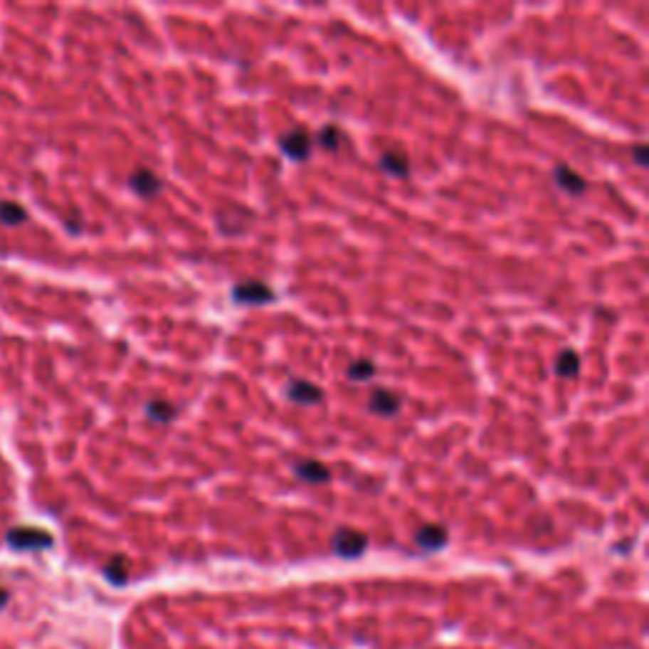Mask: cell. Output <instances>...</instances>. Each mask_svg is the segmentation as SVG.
Listing matches in <instances>:
<instances>
[{
    "instance_id": "obj_1",
    "label": "cell",
    "mask_w": 649,
    "mask_h": 649,
    "mask_svg": "<svg viewBox=\"0 0 649 649\" xmlns=\"http://www.w3.org/2000/svg\"><path fill=\"white\" fill-rule=\"evenodd\" d=\"M312 145H315L312 134L302 127H292L290 132H284L282 137H279V147H282L284 155L292 157V160H307L310 152H312Z\"/></svg>"
},
{
    "instance_id": "obj_2",
    "label": "cell",
    "mask_w": 649,
    "mask_h": 649,
    "mask_svg": "<svg viewBox=\"0 0 649 649\" xmlns=\"http://www.w3.org/2000/svg\"><path fill=\"white\" fill-rule=\"evenodd\" d=\"M272 300L274 292L264 282H256V279H249V282H241L233 287V302H238V305H267Z\"/></svg>"
},
{
    "instance_id": "obj_3",
    "label": "cell",
    "mask_w": 649,
    "mask_h": 649,
    "mask_svg": "<svg viewBox=\"0 0 649 649\" xmlns=\"http://www.w3.org/2000/svg\"><path fill=\"white\" fill-rule=\"evenodd\" d=\"M401 406H403L401 396L389 389H376L368 399V411L376 413V416H396L401 411Z\"/></svg>"
},
{
    "instance_id": "obj_4",
    "label": "cell",
    "mask_w": 649,
    "mask_h": 649,
    "mask_svg": "<svg viewBox=\"0 0 649 649\" xmlns=\"http://www.w3.org/2000/svg\"><path fill=\"white\" fill-rule=\"evenodd\" d=\"M287 399L297 406H315L324 399L322 391L310 381H300V378H292L290 386H287Z\"/></svg>"
},
{
    "instance_id": "obj_5",
    "label": "cell",
    "mask_w": 649,
    "mask_h": 649,
    "mask_svg": "<svg viewBox=\"0 0 649 649\" xmlns=\"http://www.w3.org/2000/svg\"><path fill=\"white\" fill-rule=\"evenodd\" d=\"M368 545V538L358 530H340V533L332 538V548H335L337 556H345V558H355L365 551Z\"/></svg>"
},
{
    "instance_id": "obj_6",
    "label": "cell",
    "mask_w": 649,
    "mask_h": 649,
    "mask_svg": "<svg viewBox=\"0 0 649 649\" xmlns=\"http://www.w3.org/2000/svg\"><path fill=\"white\" fill-rule=\"evenodd\" d=\"M8 543L16 545L18 551H28V548H46L51 545V535L36 527H18L8 535Z\"/></svg>"
},
{
    "instance_id": "obj_7",
    "label": "cell",
    "mask_w": 649,
    "mask_h": 649,
    "mask_svg": "<svg viewBox=\"0 0 649 649\" xmlns=\"http://www.w3.org/2000/svg\"><path fill=\"white\" fill-rule=\"evenodd\" d=\"M130 188H132L137 196L152 198V196H157V193L162 191V180L157 178L152 170L139 168V170H134V173L130 175Z\"/></svg>"
},
{
    "instance_id": "obj_8",
    "label": "cell",
    "mask_w": 649,
    "mask_h": 649,
    "mask_svg": "<svg viewBox=\"0 0 649 649\" xmlns=\"http://www.w3.org/2000/svg\"><path fill=\"white\" fill-rule=\"evenodd\" d=\"M553 178H556L558 188L566 193H571V196H581V193L586 191V180L584 175H579L576 170H571L568 165H556V170H553Z\"/></svg>"
},
{
    "instance_id": "obj_9",
    "label": "cell",
    "mask_w": 649,
    "mask_h": 649,
    "mask_svg": "<svg viewBox=\"0 0 649 649\" xmlns=\"http://www.w3.org/2000/svg\"><path fill=\"white\" fill-rule=\"evenodd\" d=\"M295 475L300 477V480L310 482V485H320V482L330 480V470H327L322 462H317V459H305V462H297Z\"/></svg>"
},
{
    "instance_id": "obj_10",
    "label": "cell",
    "mask_w": 649,
    "mask_h": 649,
    "mask_svg": "<svg viewBox=\"0 0 649 649\" xmlns=\"http://www.w3.org/2000/svg\"><path fill=\"white\" fill-rule=\"evenodd\" d=\"M381 168L386 173L396 175V178H403V175L411 173V165H408V155L401 150H386L381 155Z\"/></svg>"
},
{
    "instance_id": "obj_11",
    "label": "cell",
    "mask_w": 649,
    "mask_h": 649,
    "mask_svg": "<svg viewBox=\"0 0 649 649\" xmlns=\"http://www.w3.org/2000/svg\"><path fill=\"white\" fill-rule=\"evenodd\" d=\"M145 413H147V418L155 423H170L175 418V413H178V408H175L170 401L152 399L145 403Z\"/></svg>"
},
{
    "instance_id": "obj_12",
    "label": "cell",
    "mask_w": 649,
    "mask_h": 649,
    "mask_svg": "<svg viewBox=\"0 0 649 649\" xmlns=\"http://www.w3.org/2000/svg\"><path fill=\"white\" fill-rule=\"evenodd\" d=\"M416 543L421 545V548L436 551V548H441V545L446 543V530L441 525H423L416 533Z\"/></svg>"
},
{
    "instance_id": "obj_13",
    "label": "cell",
    "mask_w": 649,
    "mask_h": 649,
    "mask_svg": "<svg viewBox=\"0 0 649 649\" xmlns=\"http://www.w3.org/2000/svg\"><path fill=\"white\" fill-rule=\"evenodd\" d=\"M579 368H581V358L576 350H563L556 360V373L563 378H574L579 376Z\"/></svg>"
},
{
    "instance_id": "obj_14",
    "label": "cell",
    "mask_w": 649,
    "mask_h": 649,
    "mask_svg": "<svg viewBox=\"0 0 649 649\" xmlns=\"http://www.w3.org/2000/svg\"><path fill=\"white\" fill-rule=\"evenodd\" d=\"M26 218H28V213H26V209L21 206V203L0 201V221H3V223H8V226H18V223H23Z\"/></svg>"
},
{
    "instance_id": "obj_15",
    "label": "cell",
    "mask_w": 649,
    "mask_h": 649,
    "mask_svg": "<svg viewBox=\"0 0 649 649\" xmlns=\"http://www.w3.org/2000/svg\"><path fill=\"white\" fill-rule=\"evenodd\" d=\"M373 376H376V365H373V360L360 358V360H353V363L348 365V378H350V381L363 383V381H371Z\"/></svg>"
},
{
    "instance_id": "obj_16",
    "label": "cell",
    "mask_w": 649,
    "mask_h": 649,
    "mask_svg": "<svg viewBox=\"0 0 649 649\" xmlns=\"http://www.w3.org/2000/svg\"><path fill=\"white\" fill-rule=\"evenodd\" d=\"M340 142H342V134L335 125H324V127L317 132V145H322L324 150H337Z\"/></svg>"
},
{
    "instance_id": "obj_17",
    "label": "cell",
    "mask_w": 649,
    "mask_h": 649,
    "mask_svg": "<svg viewBox=\"0 0 649 649\" xmlns=\"http://www.w3.org/2000/svg\"><path fill=\"white\" fill-rule=\"evenodd\" d=\"M107 576H110L115 584H122L125 576H127V571H125V561H122V558H115V561L107 566Z\"/></svg>"
},
{
    "instance_id": "obj_18",
    "label": "cell",
    "mask_w": 649,
    "mask_h": 649,
    "mask_svg": "<svg viewBox=\"0 0 649 649\" xmlns=\"http://www.w3.org/2000/svg\"><path fill=\"white\" fill-rule=\"evenodd\" d=\"M634 157H637V165H647V147L644 145L634 147Z\"/></svg>"
},
{
    "instance_id": "obj_19",
    "label": "cell",
    "mask_w": 649,
    "mask_h": 649,
    "mask_svg": "<svg viewBox=\"0 0 649 649\" xmlns=\"http://www.w3.org/2000/svg\"><path fill=\"white\" fill-rule=\"evenodd\" d=\"M6 601V591H0V603Z\"/></svg>"
}]
</instances>
